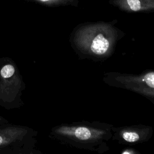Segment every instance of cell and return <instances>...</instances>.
<instances>
[{
  "mask_svg": "<svg viewBox=\"0 0 154 154\" xmlns=\"http://www.w3.org/2000/svg\"><path fill=\"white\" fill-rule=\"evenodd\" d=\"M102 80L110 87L136 93L154 103V70H146L139 74L105 72Z\"/></svg>",
  "mask_w": 154,
  "mask_h": 154,
  "instance_id": "3",
  "label": "cell"
},
{
  "mask_svg": "<svg viewBox=\"0 0 154 154\" xmlns=\"http://www.w3.org/2000/svg\"><path fill=\"white\" fill-rule=\"evenodd\" d=\"M127 2L132 11H137L141 8V4L139 0H127Z\"/></svg>",
  "mask_w": 154,
  "mask_h": 154,
  "instance_id": "7",
  "label": "cell"
},
{
  "mask_svg": "<svg viewBox=\"0 0 154 154\" xmlns=\"http://www.w3.org/2000/svg\"><path fill=\"white\" fill-rule=\"evenodd\" d=\"M0 119H1V118H0Z\"/></svg>",
  "mask_w": 154,
  "mask_h": 154,
  "instance_id": "10",
  "label": "cell"
},
{
  "mask_svg": "<svg viewBox=\"0 0 154 154\" xmlns=\"http://www.w3.org/2000/svg\"><path fill=\"white\" fill-rule=\"evenodd\" d=\"M113 125L98 121L82 120L61 125L54 132L69 145L81 150L103 153L109 149Z\"/></svg>",
  "mask_w": 154,
  "mask_h": 154,
  "instance_id": "1",
  "label": "cell"
},
{
  "mask_svg": "<svg viewBox=\"0 0 154 154\" xmlns=\"http://www.w3.org/2000/svg\"><path fill=\"white\" fill-rule=\"evenodd\" d=\"M122 154H137V153H140L138 151L135 150V149L132 148H126L124 149L122 152Z\"/></svg>",
  "mask_w": 154,
  "mask_h": 154,
  "instance_id": "8",
  "label": "cell"
},
{
  "mask_svg": "<svg viewBox=\"0 0 154 154\" xmlns=\"http://www.w3.org/2000/svg\"><path fill=\"white\" fill-rule=\"evenodd\" d=\"M42 1H48V0H42Z\"/></svg>",
  "mask_w": 154,
  "mask_h": 154,
  "instance_id": "9",
  "label": "cell"
},
{
  "mask_svg": "<svg viewBox=\"0 0 154 154\" xmlns=\"http://www.w3.org/2000/svg\"><path fill=\"white\" fill-rule=\"evenodd\" d=\"M25 129L19 128H8L0 129V146L8 144L19 138L26 133Z\"/></svg>",
  "mask_w": 154,
  "mask_h": 154,
  "instance_id": "5",
  "label": "cell"
},
{
  "mask_svg": "<svg viewBox=\"0 0 154 154\" xmlns=\"http://www.w3.org/2000/svg\"><path fill=\"white\" fill-rule=\"evenodd\" d=\"M112 140L120 144L135 145L148 141L152 137L153 129L151 126L138 124L112 128Z\"/></svg>",
  "mask_w": 154,
  "mask_h": 154,
  "instance_id": "4",
  "label": "cell"
},
{
  "mask_svg": "<svg viewBox=\"0 0 154 154\" xmlns=\"http://www.w3.org/2000/svg\"><path fill=\"white\" fill-rule=\"evenodd\" d=\"M121 37L109 27H87L77 30L70 43L79 59L103 61L114 54Z\"/></svg>",
  "mask_w": 154,
  "mask_h": 154,
  "instance_id": "2",
  "label": "cell"
},
{
  "mask_svg": "<svg viewBox=\"0 0 154 154\" xmlns=\"http://www.w3.org/2000/svg\"><path fill=\"white\" fill-rule=\"evenodd\" d=\"M15 72V69L11 64H7L4 66L1 70L0 73L2 78H9L11 77Z\"/></svg>",
  "mask_w": 154,
  "mask_h": 154,
  "instance_id": "6",
  "label": "cell"
}]
</instances>
